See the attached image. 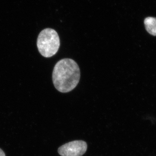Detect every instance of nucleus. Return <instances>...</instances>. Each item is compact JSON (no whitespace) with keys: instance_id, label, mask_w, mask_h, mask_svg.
Listing matches in <instances>:
<instances>
[{"instance_id":"obj_3","label":"nucleus","mask_w":156,"mask_h":156,"mask_svg":"<svg viewBox=\"0 0 156 156\" xmlns=\"http://www.w3.org/2000/svg\"><path fill=\"white\" fill-rule=\"evenodd\" d=\"M87 143L75 140L68 143L58 148V154L62 156H82L87 151Z\"/></svg>"},{"instance_id":"obj_2","label":"nucleus","mask_w":156,"mask_h":156,"mask_svg":"<svg viewBox=\"0 0 156 156\" xmlns=\"http://www.w3.org/2000/svg\"><path fill=\"white\" fill-rule=\"evenodd\" d=\"M37 47L44 57L49 58L54 56L60 47V40L57 32L51 28L43 30L38 37Z\"/></svg>"},{"instance_id":"obj_1","label":"nucleus","mask_w":156,"mask_h":156,"mask_svg":"<svg viewBox=\"0 0 156 156\" xmlns=\"http://www.w3.org/2000/svg\"><path fill=\"white\" fill-rule=\"evenodd\" d=\"M53 81L59 92L67 93L77 86L80 72L77 63L71 58H63L56 63L53 69Z\"/></svg>"},{"instance_id":"obj_5","label":"nucleus","mask_w":156,"mask_h":156,"mask_svg":"<svg viewBox=\"0 0 156 156\" xmlns=\"http://www.w3.org/2000/svg\"><path fill=\"white\" fill-rule=\"evenodd\" d=\"M0 156H5V153L1 149H0Z\"/></svg>"},{"instance_id":"obj_4","label":"nucleus","mask_w":156,"mask_h":156,"mask_svg":"<svg viewBox=\"0 0 156 156\" xmlns=\"http://www.w3.org/2000/svg\"><path fill=\"white\" fill-rule=\"evenodd\" d=\"M145 28L148 32L151 35L156 36V18L147 17L144 21Z\"/></svg>"}]
</instances>
